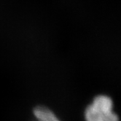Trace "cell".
<instances>
[{"label":"cell","mask_w":121,"mask_h":121,"mask_svg":"<svg viewBox=\"0 0 121 121\" xmlns=\"http://www.w3.org/2000/svg\"><path fill=\"white\" fill-rule=\"evenodd\" d=\"M85 119L89 121H114L118 117L112 112V101L106 96H99L85 110Z\"/></svg>","instance_id":"cell-1"},{"label":"cell","mask_w":121,"mask_h":121,"mask_svg":"<svg viewBox=\"0 0 121 121\" xmlns=\"http://www.w3.org/2000/svg\"><path fill=\"white\" fill-rule=\"evenodd\" d=\"M34 113L35 117L40 120H44V121H52V120H57V117L55 116V115L52 112L50 109L39 107L36 108L34 110Z\"/></svg>","instance_id":"cell-2"}]
</instances>
